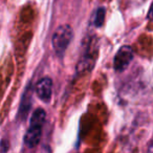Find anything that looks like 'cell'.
<instances>
[{
  "instance_id": "1",
  "label": "cell",
  "mask_w": 153,
  "mask_h": 153,
  "mask_svg": "<svg viewBox=\"0 0 153 153\" xmlns=\"http://www.w3.org/2000/svg\"><path fill=\"white\" fill-rule=\"evenodd\" d=\"M45 120H46V113L44 109L37 108L33 113L30 127L24 135V143L28 148H34L40 143Z\"/></svg>"
},
{
  "instance_id": "2",
  "label": "cell",
  "mask_w": 153,
  "mask_h": 153,
  "mask_svg": "<svg viewBox=\"0 0 153 153\" xmlns=\"http://www.w3.org/2000/svg\"><path fill=\"white\" fill-rule=\"evenodd\" d=\"M72 36H74V32H72L71 26L68 24L60 25L55 30L53 35V39H51V44H53V48L55 53L59 57L64 56L68 45L72 40Z\"/></svg>"
},
{
  "instance_id": "3",
  "label": "cell",
  "mask_w": 153,
  "mask_h": 153,
  "mask_svg": "<svg viewBox=\"0 0 153 153\" xmlns=\"http://www.w3.org/2000/svg\"><path fill=\"white\" fill-rule=\"evenodd\" d=\"M133 59V51L129 45L120 47L113 59V67L115 71L122 72L129 66Z\"/></svg>"
},
{
  "instance_id": "4",
  "label": "cell",
  "mask_w": 153,
  "mask_h": 153,
  "mask_svg": "<svg viewBox=\"0 0 153 153\" xmlns=\"http://www.w3.org/2000/svg\"><path fill=\"white\" fill-rule=\"evenodd\" d=\"M35 91L40 100H42L45 103H48L51 99V94H53V81L51 78L45 76V78H42L40 81H38V83L36 84Z\"/></svg>"
},
{
  "instance_id": "5",
  "label": "cell",
  "mask_w": 153,
  "mask_h": 153,
  "mask_svg": "<svg viewBox=\"0 0 153 153\" xmlns=\"http://www.w3.org/2000/svg\"><path fill=\"white\" fill-rule=\"evenodd\" d=\"M32 94H30V88L27 87L26 91L24 92L23 98L21 101V105H20V109H19V117H26L28 113V110L30 108V103H32Z\"/></svg>"
},
{
  "instance_id": "6",
  "label": "cell",
  "mask_w": 153,
  "mask_h": 153,
  "mask_svg": "<svg viewBox=\"0 0 153 153\" xmlns=\"http://www.w3.org/2000/svg\"><path fill=\"white\" fill-rule=\"evenodd\" d=\"M105 15H106V10L104 7H99L97 10L96 14H94V24L97 27H100L103 25L105 20Z\"/></svg>"
},
{
  "instance_id": "7",
  "label": "cell",
  "mask_w": 153,
  "mask_h": 153,
  "mask_svg": "<svg viewBox=\"0 0 153 153\" xmlns=\"http://www.w3.org/2000/svg\"><path fill=\"white\" fill-rule=\"evenodd\" d=\"M148 19L151 20V21H153V2H152V4H151L150 9H149V12H148Z\"/></svg>"
},
{
  "instance_id": "8",
  "label": "cell",
  "mask_w": 153,
  "mask_h": 153,
  "mask_svg": "<svg viewBox=\"0 0 153 153\" xmlns=\"http://www.w3.org/2000/svg\"><path fill=\"white\" fill-rule=\"evenodd\" d=\"M149 152L150 153H153V144L150 145V147H149Z\"/></svg>"
}]
</instances>
